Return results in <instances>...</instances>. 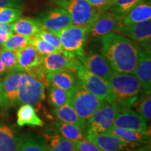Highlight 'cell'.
I'll return each mask as SVG.
<instances>
[{
    "label": "cell",
    "instance_id": "1",
    "mask_svg": "<svg viewBox=\"0 0 151 151\" xmlns=\"http://www.w3.org/2000/svg\"><path fill=\"white\" fill-rule=\"evenodd\" d=\"M101 55L116 72L133 73L140 46L127 37L115 32L101 37Z\"/></svg>",
    "mask_w": 151,
    "mask_h": 151
},
{
    "label": "cell",
    "instance_id": "2",
    "mask_svg": "<svg viewBox=\"0 0 151 151\" xmlns=\"http://www.w3.org/2000/svg\"><path fill=\"white\" fill-rule=\"evenodd\" d=\"M48 86L43 65L30 71H24L18 91V104L36 106L45 99V88Z\"/></svg>",
    "mask_w": 151,
    "mask_h": 151
},
{
    "label": "cell",
    "instance_id": "3",
    "mask_svg": "<svg viewBox=\"0 0 151 151\" xmlns=\"http://www.w3.org/2000/svg\"><path fill=\"white\" fill-rule=\"evenodd\" d=\"M107 82L110 85L116 101L122 109H129L137 102L142 87L134 75L113 71Z\"/></svg>",
    "mask_w": 151,
    "mask_h": 151
},
{
    "label": "cell",
    "instance_id": "4",
    "mask_svg": "<svg viewBox=\"0 0 151 151\" xmlns=\"http://www.w3.org/2000/svg\"><path fill=\"white\" fill-rule=\"evenodd\" d=\"M70 15L73 25L89 29L103 11L88 3L86 0H52Z\"/></svg>",
    "mask_w": 151,
    "mask_h": 151
},
{
    "label": "cell",
    "instance_id": "5",
    "mask_svg": "<svg viewBox=\"0 0 151 151\" xmlns=\"http://www.w3.org/2000/svg\"><path fill=\"white\" fill-rule=\"evenodd\" d=\"M101 101L77 83L67 91V104L71 106L81 118L88 122L94 112L103 104Z\"/></svg>",
    "mask_w": 151,
    "mask_h": 151
},
{
    "label": "cell",
    "instance_id": "6",
    "mask_svg": "<svg viewBox=\"0 0 151 151\" xmlns=\"http://www.w3.org/2000/svg\"><path fill=\"white\" fill-rule=\"evenodd\" d=\"M88 34V29L72 24L54 35L60 39L63 54L69 58L79 59L84 55L83 47Z\"/></svg>",
    "mask_w": 151,
    "mask_h": 151
},
{
    "label": "cell",
    "instance_id": "7",
    "mask_svg": "<svg viewBox=\"0 0 151 151\" xmlns=\"http://www.w3.org/2000/svg\"><path fill=\"white\" fill-rule=\"evenodd\" d=\"M75 73L79 83L98 99L108 102H115L116 98L106 81L93 74L81 63L76 68Z\"/></svg>",
    "mask_w": 151,
    "mask_h": 151
},
{
    "label": "cell",
    "instance_id": "8",
    "mask_svg": "<svg viewBox=\"0 0 151 151\" xmlns=\"http://www.w3.org/2000/svg\"><path fill=\"white\" fill-rule=\"evenodd\" d=\"M122 110L116 102L104 101L87 122L88 129L97 133L108 132L113 127L115 118Z\"/></svg>",
    "mask_w": 151,
    "mask_h": 151
},
{
    "label": "cell",
    "instance_id": "9",
    "mask_svg": "<svg viewBox=\"0 0 151 151\" xmlns=\"http://www.w3.org/2000/svg\"><path fill=\"white\" fill-rule=\"evenodd\" d=\"M24 71H11L0 81V107L7 109L18 104V91Z\"/></svg>",
    "mask_w": 151,
    "mask_h": 151
},
{
    "label": "cell",
    "instance_id": "10",
    "mask_svg": "<svg viewBox=\"0 0 151 151\" xmlns=\"http://www.w3.org/2000/svg\"><path fill=\"white\" fill-rule=\"evenodd\" d=\"M86 137L102 151H122L141 146L139 143L123 140L108 132L97 133L88 129Z\"/></svg>",
    "mask_w": 151,
    "mask_h": 151
},
{
    "label": "cell",
    "instance_id": "11",
    "mask_svg": "<svg viewBox=\"0 0 151 151\" xmlns=\"http://www.w3.org/2000/svg\"><path fill=\"white\" fill-rule=\"evenodd\" d=\"M38 21L43 29L55 34L73 24L70 15L61 8H56L43 14Z\"/></svg>",
    "mask_w": 151,
    "mask_h": 151
},
{
    "label": "cell",
    "instance_id": "12",
    "mask_svg": "<svg viewBox=\"0 0 151 151\" xmlns=\"http://www.w3.org/2000/svg\"><path fill=\"white\" fill-rule=\"evenodd\" d=\"M122 18V15L111 9L103 11L89 28V34L92 37H97L114 32Z\"/></svg>",
    "mask_w": 151,
    "mask_h": 151
},
{
    "label": "cell",
    "instance_id": "13",
    "mask_svg": "<svg viewBox=\"0 0 151 151\" xmlns=\"http://www.w3.org/2000/svg\"><path fill=\"white\" fill-rule=\"evenodd\" d=\"M113 127L133 129L148 135L145 119L139 113L129 109H124L118 113L115 118Z\"/></svg>",
    "mask_w": 151,
    "mask_h": 151
},
{
    "label": "cell",
    "instance_id": "14",
    "mask_svg": "<svg viewBox=\"0 0 151 151\" xmlns=\"http://www.w3.org/2000/svg\"><path fill=\"white\" fill-rule=\"evenodd\" d=\"M78 60L88 71L106 81L114 71L102 55H83Z\"/></svg>",
    "mask_w": 151,
    "mask_h": 151
},
{
    "label": "cell",
    "instance_id": "15",
    "mask_svg": "<svg viewBox=\"0 0 151 151\" xmlns=\"http://www.w3.org/2000/svg\"><path fill=\"white\" fill-rule=\"evenodd\" d=\"M114 32L139 43L146 39H151V20L150 19L130 25H118Z\"/></svg>",
    "mask_w": 151,
    "mask_h": 151
},
{
    "label": "cell",
    "instance_id": "16",
    "mask_svg": "<svg viewBox=\"0 0 151 151\" xmlns=\"http://www.w3.org/2000/svg\"><path fill=\"white\" fill-rule=\"evenodd\" d=\"M81 64L78 59L71 58L62 52H55L43 56V65L45 71H55L68 69L75 73Z\"/></svg>",
    "mask_w": 151,
    "mask_h": 151
},
{
    "label": "cell",
    "instance_id": "17",
    "mask_svg": "<svg viewBox=\"0 0 151 151\" xmlns=\"http://www.w3.org/2000/svg\"><path fill=\"white\" fill-rule=\"evenodd\" d=\"M142 87L143 91L150 92L151 89V58L150 54L139 48L138 62L133 72Z\"/></svg>",
    "mask_w": 151,
    "mask_h": 151
},
{
    "label": "cell",
    "instance_id": "18",
    "mask_svg": "<svg viewBox=\"0 0 151 151\" xmlns=\"http://www.w3.org/2000/svg\"><path fill=\"white\" fill-rule=\"evenodd\" d=\"M19 67L24 71H30L43 65V56L29 45L16 51Z\"/></svg>",
    "mask_w": 151,
    "mask_h": 151
},
{
    "label": "cell",
    "instance_id": "19",
    "mask_svg": "<svg viewBox=\"0 0 151 151\" xmlns=\"http://www.w3.org/2000/svg\"><path fill=\"white\" fill-rule=\"evenodd\" d=\"M45 72L48 86L57 87L67 92L77 83L76 76L73 71L68 69Z\"/></svg>",
    "mask_w": 151,
    "mask_h": 151
},
{
    "label": "cell",
    "instance_id": "20",
    "mask_svg": "<svg viewBox=\"0 0 151 151\" xmlns=\"http://www.w3.org/2000/svg\"><path fill=\"white\" fill-rule=\"evenodd\" d=\"M151 18V6L150 1H144L126 14L120 20L119 25L125 26L150 20Z\"/></svg>",
    "mask_w": 151,
    "mask_h": 151
},
{
    "label": "cell",
    "instance_id": "21",
    "mask_svg": "<svg viewBox=\"0 0 151 151\" xmlns=\"http://www.w3.org/2000/svg\"><path fill=\"white\" fill-rule=\"evenodd\" d=\"M22 138L17 134L12 128L0 124V151H17Z\"/></svg>",
    "mask_w": 151,
    "mask_h": 151
},
{
    "label": "cell",
    "instance_id": "22",
    "mask_svg": "<svg viewBox=\"0 0 151 151\" xmlns=\"http://www.w3.org/2000/svg\"><path fill=\"white\" fill-rule=\"evenodd\" d=\"M17 123L20 127L24 125L43 127L44 122L40 119L33 106L22 104L17 113Z\"/></svg>",
    "mask_w": 151,
    "mask_h": 151
},
{
    "label": "cell",
    "instance_id": "23",
    "mask_svg": "<svg viewBox=\"0 0 151 151\" xmlns=\"http://www.w3.org/2000/svg\"><path fill=\"white\" fill-rule=\"evenodd\" d=\"M13 33L28 36H37L43 29L42 26L38 20L32 18H20L11 24Z\"/></svg>",
    "mask_w": 151,
    "mask_h": 151
},
{
    "label": "cell",
    "instance_id": "24",
    "mask_svg": "<svg viewBox=\"0 0 151 151\" xmlns=\"http://www.w3.org/2000/svg\"><path fill=\"white\" fill-rule=\"evenodd\" d=\"M53 113L60 121L75 124L83 129L87 127V121L81 118L74 109L68 104L55 109Z\"/></svg>",
    "mask_w": 151,
    "mask_h": 151
},
{
    "label": "cell",
    "instance_id": "25",
    "mask_svg": "<svg viewBox=\"0 0 151 151\" xmlns=\"http://www.w3.org/2000/svg\"><path fill=\"white\" fill-rule=\"evenodd\" d=\"M44 137L47 151H73L76 149L74 142L57 133H48Z\"/></svg>",
    "mask_w": 151,
    "mask_h": 151
},
{
    "label": "cell",
    "instance_id": "26",
    "mask_svg": "<svg viewBox=\"0 0 151 151\" xmlns=\"http://www.w3.org/2000/svg\"><path fill=\"white\" fill-rule=\"evenodd\" d=\"M108 132L129 142L139 143V144L148 143V135L143 134L141 132L133 129L113 127L109 130Z\"/></svg>",
    "mask_w": 151,
    "mask_h": 151
},
{
    "label": "cell",
    "instance_id": "27",
    "mask_svg": "<svg viewBox=\"0 0 151 151\" xmlns=\"http://www.w3.org/2000/svg\"><path fill=\"white\" fill-rule=\"evenodd\" d=\"M55 126L60 132V134L68 140L76 142L84 138L83 128H81L75 124L56 120Z\"/></svg>",
    "mask_w": 151,
    "mask_h": 151
},
{
    "label": "cell",
    "instance_id": "28",
    "mask_svg": "<svg viewBox=\"0 0 151 151\" xmlns=\"http://www.w3.org/2000/svg\"><path fill=\"white\" fill-rule=\"evenodd\" d=\"M29 45L30 37L13 33L5 41L2 46L0 47L2 49H5V50L17 51L20 49L26 48Z\"/></svg>",
    "mask_w": 151,
    "mask_h": 151
},
{
    "label": "cell",
    "instance_id": "29",
    "mask_svg": "<svg viewBox=\"0 0 151 151\" xmlns=\"http://www.w3.org/2000/svg\"><path fill=\"white\" fill-rule=\"evenodd\" d=\"M17 151H47L44 141L38 136L29 135L22 138Z\"/></svg>",
    "mask_w": 151,
    "mask_h": 151
},
{
    "label": "cell",
    "instance_id": "30",
    "mask_svg": "<svg viewBox=\"0 0 151 151\" xmlns=\"http://www.w3.org/2000/svg\"><path fill=\"white\" fill-rule=\"evenodd\" d=\"M138 113L145 119L150 121L151 118V95L150 92H141V95L135 103Z\"/></svg>",
    "mask_w": 151,
    "mask_h": 151
},
{
    "label": "cell",
    "instance_id": "31",
    "mask_svg": "<svg viewBox=\"0 0 151 151\" xmlns=\"http://www.w3.org/2000/svg\"><path fill=\"white\" fill-rule=\"evenodd\" d=\"M49 100L55 108L60 107L67 104V92L57 88L50 86L49 88Z\"/></svg>",
    "mask_w": 151,
    "mask_h": 151
},
{
    "label": "cell",
    "instance_id": "32",
    "mask_svg": "<svg viewBox=\"0 0 151 151\" xmlns=\"http://www.w3.org/2000/svg\"><path fill=\"white\" fill-rule=\"evenodd\" d=\"M144 1L146 0H113L109 9L124 16L132 8Z\"/></svg>",
    "mask_w": 151,
    "mask_h": 151
},
{
    "label": "cell",
    "instance_id": "33",
    "mask_svg": "<svg viewBox=\"0 0 151 151\" xmlns=\"http://www.w3.org/2000/svg\"><path fill=\"white\" fill-rule=\"evenodd\" d=\"M30 45H32L37 50V52L43 56L48 55L55 52H60L55 47L37 36L30 37Z\"/></svg>",
    "mask_w": 151,
    "mask_h": 151
},
{
    "label": "cell",
    "instance_id": "34",
    "mask_svg": "<svg viewBox=\"0 0 151 151\" xmlns=\"http://www.w3.org/2000/svg\"><path fill=\"white\" fill-rule=\"evenodd\" d=\"M0 60L9 71L20 69L18 65L16 51L5 50L0 47Z\"/></svg>",
    "mask_w": 151,
    "mask_h": 151
},
{
    "label": "cell",
    "instance_id": "35",
    "mask_svg": "<svg viewBox=\"0 0 151 151\" xmlns=\"http://www.w3.org/2000/svg\"><path fill=\"white\" fill-rule=\"evenodd\" d=\"M22 11L12 7L0 8V23L11 24L20 18Z\"/></svg>",
    "mask_w": 151,
    "mask_h": 151
},
{
    "label": "cell",
    "instance_id": "36",
    "mask_svg": "<svg viewBox=\"0 0 151 151\" xmlns=\"http://www.w3.org/2000/svg\"><path fill=\"white\" fill-rule=\"evenodd\" d=\"M37 36L39 38H41L43 40L46 41L47 43H48L51 46L55 47L60 52L64 53V50L62 47V44L61 42H60V39L55 35L42 29L38 33Z\"/></svg>",
    "mask_w": 151,
    "mask_h": 151
},
{
    "label": "cell",
    "instance_id": "37",
    "mask_svg": "<svg viewBox=\"0 0 151 151\" xmlns=\"http://www.w3.org/2000/svg\"><path fill=\"white\" fill-rule=\"evenodd\" d=\"M76 149L79 151H102L88 139H82L75 142Z\"/></svg>",
    "mask_w": 151,
    "mask_h": 151
},
{
    "label": "cell",
    "instance_id": "38",
    "mask_svg": "<svg viewBox=\"0 0 151 151\" xmlns=\"http://www.w3.org/2000/svg\"><path fill=\"white\" fill-rule=\"evenodd\" d=\"M88 3L100 11H104L109 10L112 4L113 0H86Z\"/></svg>",
    "mask_w": 151,
    "mask_h": 151
},
{
    "label": "cell",
    "instance_id": "39",
    "mask_svg": "<svg viewBox=\"0 0 151 151\" xmlns=\"http://www.w3.org/2000/svg\"><path fill=\"white\" fill-rule=\"evenodd\" d=\"M12 34L13 32L11 29V24H1L0 25V46H2L5 41Z\"/></svg>",
    "mask_w": 151,
    "mask_h": 151
},
{
    "label": "cell",
    "instance_id": "40",
    "mask_svg": "<svg viewBox=\"0 0 151 151\" xmlns=\"http://www.w3.org/2000/svg\"><path fill=\"white\" fill-rule=\"evenodd\" d=\"M24 0H0V8L2 7H12L21 9L23 7Z\"/></svg>",
    "mask_w": 151,
    "mask_h": 151
},
{
    "label": "cell",
    "instance_id": "41",
    "mask_svg": "<svg viewBox=\"0 0 151 151\" xmlns=\"http://www.w3.org/2000/svg\"><path fill=\"white\" fill-rule=\"evenodd\" d=\"M151 39H146V40L142 41V42L139 43V44L141 46V48H143L142 50L148 52V54H150L151 52V45H150Z\"/></svg>",
    "mask_w": 151,
    "mask_h": 151
},
{
    "label": "cell",
    "instance_id": "42",
    "mask_svg": "<svg viewBox=\"0 0 151 151\" xmlns=\"http://www.w3.org/2000/svg\"><path fill=\"white\" fill-rule=\"evenodd\" d=\"M9 72L6 67H5L4 65L2 63V62L0 60V81Z\"/></svg>",
    "mask_w": 151,
    "mask_h": 151
},
{
    "label": "cell",
    "instance_id": "43",
    "mask_svg": "<svg viewBox=\"0 0 151 151\" xmlns=\"http://www.w3.org/2000/svg\"><path fill=\"white\" fill-rule=\"evenodd\" d=\"M137 151H150V148L149 146H144L138 149Z\"/></svg>",
    "mask_w": 151,
    "mask_h": 151
},
{
    "label": "cell",
    "instance_id": "44",
    "mask_svg": "<svg viewBox=\"0 0 151 151\" xmlns=\"http://www.w3.org/2000/svg\"><path fill=\"white\" fill-rule=\"evenodd\" d=\"M122 151H137V150H133V149H128V150H122Z\"/></svg>",
    "mask_w": 151,
    "mask_h": 151
},
{
    "label": "cell",
    "instance_id": "45",
    "mask_svg": "<svg viewBox=\"0 0 151 151\" xmlns=\"http://www.w3.org/2000/svg\"><path fill=\"white\" fill-rule=\"evenodd\" d=\"M73 151H79L78 150H77V149H75V150H73Z\"/></svg>",
    "mask_w": 151,
    "mask_h": 151
}]
</instances>
